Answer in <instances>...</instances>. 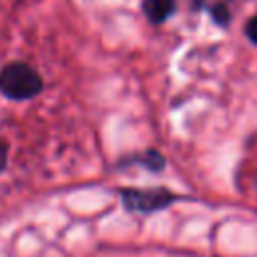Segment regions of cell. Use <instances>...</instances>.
<instances>
[{"mask_svg": "<svg viewBox=\"0 0 257 257\" xmlns=\"http://www.w3.org/2000/svg\"><path fill=\"white\" fill-rule=\"evenodd\" d=\"M42 88L38 72L22 62H14L0 72V90L10 98H30Z\"/></svg>", "mask_w": 257, "mask_h": 257, "instance_id": "cell-1", "label": "cell"}, {"mask_svg": "<svg viewBox=\"0 0 257 257\" xmlns=\"http://www.w3.org/2000/svg\"><path fill=\"white\" fill-rule=\"evenodd\" d=\"M173 197L165 191H126L124 203L135 211H155L171 203Z\"/></svg>", "mask_w": 257, "mask_h": 257, "instance_id": "cell-2", "label": "cell"}, {"mask_svg": "<svg viewBox=\"0 0 257 257\" xmlns=\"http://www.w3.org/2000/svg\"><path fill=\"white\" fill-rule=\"evenodd\" d=\"M175 8V0H143V10L151 22H163Z\"/></svg>", "mask_w": 257, "mask_h": 257, "instance_id": "cell-3", "label": "cell"}, {"mask_svg": "<svg viewBox=\"0 0 257 257\" xmlns=\"http://www.w3.org/2000/svg\"><path fill=\"white\" fill-rule=\"evenodd\" d=\"M247 36L257 44V16H253V18L247 22Z\"/></svg>", "mask_w": 257, "mask_h": 257, "instance_id": "cell-4", "label": "cell"}, {"mask_svg": "<svg viewBox=\"0 0 257 257\" xmlns=\"http://www.w3.org/2000/svg\"><path fill=\"white\" fill-rule=\"evenodd\" d=\"M4 165H6V145L0 141V171L4 169Z\"/></svg>", "mask_w": 257, "mask_h": 257, "instance_id": "cell-5", "label": "cell"}]
</instances>
